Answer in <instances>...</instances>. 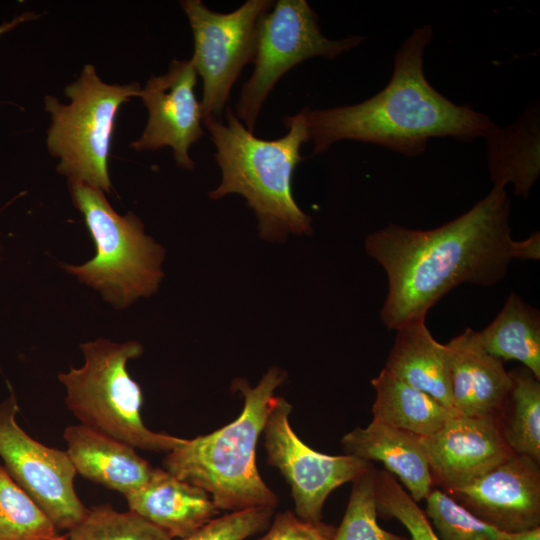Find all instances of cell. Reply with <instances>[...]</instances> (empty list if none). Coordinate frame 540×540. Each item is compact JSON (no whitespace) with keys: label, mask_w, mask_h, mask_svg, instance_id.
<instances>
[{"label":"cell","mask_w":540,"mask_h":540,"mask_svg":"<svg viewBox=\"0 0 540 540\" xmlns=\"http://www.w3.org/2000/svg\"><path fill=\"white\" fill-rule=\"evenodd\" d=\"M510 210L505 188L493 186L468 211L437 228L390 223L369 234L366 251L388 280L380 310L384 326L396 331L425 320L453 288L463 283L493 286L505 278L513 260H539V232L513 239Z\"/></svg>","instance_id":"1"},{"label":"cell","mask_w":540,"mask_h":540,"mask_svg":"<svg viewBox=\"0 0 540 540\" xmlns=\"http://www.w3.org/2000/svg\"><path fill=\"white\" fill-rule=\"evenodd\" d=\"M432 35L429 24L413 30L396 52L390 81L371 98L352 105L309 108L307 126L314 155L339 141L352 140L415 157L426 150L431 138L469 142L498 128L488 115L455 104L428 82L424 51Z\"/></svg>","instance_id":"2"},{"label":"cell","mask_w":540,"mask_h":540,"mask_svg":"<svg viewBox=\"0 0 540 540\" xmlns=\"http://www.w3.org/2000/svg\"><path fill=\"white\" fill-rule=\"evenodd\" d=\"M304 107L283 120L288 128L277 139H262L248 131L230 107L225 122L217 118L203 121L215 146L214 158L221 171L212 199L239 194L253 210L260 235L277 240L289 233L311 232V218L296 203L292 178L303 160L301 146L309 142L307 114Z\"/></svg>","instance_id":"3"},{"label":"cell","mask_w":540,"mask_h":540,"mask_svg":"<svg viewBox=\"0 0 540 540\" xmlns=\"http://www.w3.org/2000/svg\"><path fill=\"white\" fill-rule=\"evenodd\" d=\"M285 373L273 367L253 388L243 380L241 414L226 426L186 441L167 452L163 469L207 492L219 510L237 512L257 507L276 508L277 495L267 486L256 464V447Z\"/></svg>","instance_id":"4"},{"label":"cell","mask_w":540,"mask_h":540,"mask_svg":"<svg viewBox=\"0 0 540 540\" xmlns=\"http://www.w3.org/2000/svg\"><path fill=\"white\" fill-rule=\"evenodd\" d=\"M80 348L84 364L58 379L66 389L67 408L81 425L144 450L169 452L186 441L154 432L142 420V390L127 370V362L143 352L139 342L99 338Z\"/></svg>","instance_id":"5"},{"label":"cell","mask_w":540,"mask_h":540,"mask_svg":"<svg viewBox=\"0 0 540 540\" xmlns=\"http://www.w3.org/2000/svg\"><path fill=\"white\" fill-rule=\"evenodd\" d=\"M68 186L96 254L82 265H66L65 269L119 309L154 293L163 276L162 247L144 234L133 213L121 216L114 211L102 190L75 180H68Z\"/></svg>","instance_id":"6"},{"label":"cell","mask_w":540,"mask_h":540,"mask_svg":"<svg viewBox=\"0 0 540 540\" xmlns=\"http://www.w3.org/2000/svg\"><path fill=\"white\" fill-rule=\"evenodd\" d=\"M138 83L107 84L87 64L76 81L65 88L69 104L46 96L45 110L51 124L47 146L59 158L57 171L103 192H110L108 159L120 106L139 97Z\"/></svg>","instance_id":"7"},{"label":"cell","mask_w":540,"mask_h":540,"mask_svg":"<svg viewBox=\"0 0 540 540\" xmlns=\"http://www.w3.org/2000/svg\"><path fill=\"white\" fill-rule=\"evenodd\" d=\"M364 36L329 39L305 0H279L258 26L254 68L241 87L235 114L252 133L262 107L276 83L292 68L314 57L335 59L355 48Z\"/></svg>","instance_id":"8"},{"label":"cell","mask_w":540,"mask_h":540,"mask_svg":"<svg viewBox=\"0 0 540 540\" xmlns=\"http://www.w3.org/2000/svg\"><path fill=\"white\" fill-rule=\"evenodd\" d=\"M194 39L191 62L202 79L203 121L220 119L231 90L254 58L258 26L272 0H248L228 13L209 9L201 0L180 1Z\"/></svg>","instance_id":"9"},{"label":"cell","mask_w":540,"mask_h":540,"mask_svg":"<svg viewBox=\"0 0 540 540\" xmlns=\"http://www.w3.org/2000/svg\"><path fill=\"white\" fill-rule=\"evenodd\" d=\"M18 411L13 393L0 403V457L4 467L57 530H70L88 511L75 491L77 472L66 451L41 444L18 425Z\"/></svg>","instance_id":"10"},{"label":"cell","mask_w":540,"mask_h":540,"mask_svg":"<svg viewBox=\"0 0 540 540\" xmlns=\"http://www.w3.org/2000/svg\"><path fill=\"white\" fill-rule=\"evenodd\" d=\"M292 406L274 397L264 428L267 462L277 468L291 488L295 514L302 520L322 521L323 505L332 491L352 482L370 462L351 455H327L307 446L292 430Z\"/></svg>","instance_id":"11"},{"label":"cell","mask_w":540,"mask_h":540,"mask_svg":"<svg viewBox=\"0 0 540 540\" xmlns=\"http://www.w3.org/2000/svg\"><path fill=\"white\" fill-rule=\"evenodd\" d=\"M197 76L190 59H174L165 74L149 78L139 95L148 120L141 136L130 144L133 149L170 147L179 167L193 169L189 149L204 135L201 102L194 91Z\"/></svg>","instance_id":"12"},{"label":"cell","mask_w":540,"mask_h":540,"mask_svg":"<svg viewBox=\"0 0 540 540\" xmlns=\"http://www.w3.org/2000/svg\"><path fill=\"white\" fill-rule=\"evenodd\" d=\"M433 486L448 493L483 476L513 452L497 418L452 415L433 434L419 437Z\"/></svg>","instance_id":"13"},{"label":"cell","mask_w":540,"mask_h":540,"mask_svg":"<svg viewBox=\"0 0 540 540\" xmlns=\"http://www.w3.org/2000/svg\"><path fill=\"white\" fill-rule=\"evenodd\" d=\"M447 494L501 531L540 527V463L528 456L513 453L474 482Z\"/></svg>","instance_id":"14"},{"label":"cell","mask_w":540,"mask_h":540,"mask_svg":"<svg viewBox=\"0 0 540 540\" xmlns=\"http://www.w3.org/2000/svg\"><path fill=\"white\" fill-rule=\"evenodd\" d=\"M445 348L455 412L498 419L512 387L503 361L484 350L471 328L452 338Z\"/></svg>","instance_id":"15"},{"label":"cell","mask_w":540,"mask_h":540,"mask_svg":"<svg viewBox=\"0 0 540 540\" xmlns=\"http://www.w3.org/2000/svg\"><path fill=\"white\" fill-rule=\"evenodd\" d=\"M125 498L129 510L171 538L192 535L219 513L207 492L160 468H154L148 481Z\"/></svg>","instance_id":"16"},{"label":"cell","mask_w":540,"mask_h":540,"mask_svg":"<svg viewBox=\"0 0 540 540\" xmlns=\"http://www.w3.org/2000/svg\"><path fill=\"white\" fill-rule=\"evenodd\" d=\"M343 451L367 462H381L411 498L425 500L434 488L419 437L376 419L356 427L341 439Z\"/></svg>","instance_id":"17"},{"label":"cell","mask_w":540,"mask_h":540,"mask_svg":"<svg viewBox=\"0 0 540 540\" xmlns=\"http://www.w3.org/2000/svg\"><path fill=\"white\" fill-rule=\"evenodd\" d=\"M63 437L78 474L124 496L144 485L154 470L134 448L84 425L66 427Z\"/></svg>","instance_id":"18"},{"label":"cell","mask_w":540,"mask_h":540,"mask_svg":"<svg viewBox=\"0 0 540 540\" xmlns=\"http://www.w3.org/2000/svg\"><path fill=\"white\" fill-rule=\"evenodd\" d=\"M396 332L382 370L453 409L445 344L432 336L425 320L406 324Z\"/></svg>","instance_id":"19"},{"label":"cell","mask_w":540,"mask_h":540,"mask_svg":"<svg viewBox=\"0 0 540 540\" xmlns=\"http://www.w3.org/2000/svg\"><path fill=\"white\" fill-rule=\"evenodd\" d=\"M485 139L493 186L513 184L515 195L527 198L540 173L536 108L527 110L513 125L498 127Z\"/></svg>","instance_id":"20"},{"label":"cell","mask_w":540,"mask_h":540,"mask_svg":"<svg viewBox=\"0 0 540 540\" xmlns=\"http://www.w3.org/2000/svg\"><path fill=\"white\" fill-rule=\"evenodd\" d=\"M476 336L486 352L516 360L540 380V313L511 292L495 319Z\"/></svg>","instance_id":"21"},{"label":"cell","mask_w":540,"mask_h":540,"mask_svg":"<svg viewBox=\"0 0 540 540\" xmlns=\"http://www.w3.org/2000/svg\"><path fill=\"white\" fill-rule=\"evenodd\" d=\"M371 384L376 393L373 418L418 437L433 434L457 414L429 394L383 370Z\"/></svg>","instance_id":"22"},{"label":"cell","mask_w":540,"mask_h":540,"mask_svg":"<svg viewBox=\"0 0 540 540\" xmlns=\"http://www.w3.org/2000/svg\"><path fill=\"white\" fill-rule=\"evenodd\" d=\"M512 387L498 417L509 449L540 463V380L524 366L509 372Z\"/></svg>","instance_id":"23"},{"label":"cell","mask_w":540,"mask_h":540,"mask_svg":"<svg viewBox=\"0 0 540 540\" xmlns=\"http://www.w3.org/2000/svg\"><path fill=\"white\" fill-rule=\"evenodd\" d=\"M57 528L0 465V540H53Z\"/></svg>","instance_id":"24"},{"label":"cell","mask_w":540,"mask_h":540,"mask_svg":"<svg viewBox=\"0 0 540 540\" xmlns=\"http://www.w3.org/2000/svg\"><path fill=\"white\" fill-rule=\"evenodd\" d=\"M63 540H172L161 528L129 510L120 512L109 504L88 508L82 520Z\"/></svg>","instance_id":"25"},{"label":"cell","mask_w":540,"mask_h":540,"mask_svg":"<svg viewBox=\"0 0 540 540\" xmlns=\"http://www.w3.org/2000/svg\"><path fill=\"white\" fill-rule=\"evenodd\" d=\"M377 470L370 466L352 481L349 501L332 540H407L378 524L375 498Z\"/></svg>","instance_id":"26"},{"label":"cell","mask_w":540,"mask_h":540,"mask_svg":"<svg viewBox=\"0 0 540 540\" xmlns=\"http://www.w3.org/2000/svg\"><path fill=\"white\" fill-rule=\"evenodd\" d=\"M425 514L440 540H506V532L474 516L446 492L433 488Z\"/></svg>","instance_id":"27"},{"label":"cell","mask_w":540,"mask_h":540,"mask_svg":"<svg viewBox=\"0 0 540 540\" xmlns=\"http://www.w3.org/2000/svg\"><path fill=\"white\" fill-rule=\"evenodd\" d=\"M375 498L377 514L398 520L408 531L410 540H440L418 502L386 470H377Z\"/></svg>","instance_id":"28"},{"label":"cell","mask_w":540,"mask_h":540,"mask_svg":"<svg viewBox=\"0 0 540 540\" xmlns=\"http://www.w3.org/2000/svg\"><path fill=\"white\" fill-rule=\"evenodd\" d=\"M274 508L257 507L214 518L181 540H245L269 527Z\"/></svg>","instance_id":"29"},{"label":"cell","mask_w":540,"mask_h":540,"mask_svg":"<svg viewBox=\"0 0 540 540\" xmlns=\"http://www.w3.org/2000/svg\"><path fill=\"white\" fill-rule=\"evenodd\" d=\"M335 529L322 521L302 520L288 510L278 513L258 540H332Z\"/></svg>","instance_id":"30"},{"label":"cell","mask_w":540,"mask_h":540,"mask_svg":"<svg viewBox=\"0 0 540 540\" xmlns=\"http://www.w3.org/2000/svg\"><path fill=\"white\" fill-rule=\"evenodd\" d=\"M506 540H540V527L518 532H506Z\"/></svg>","instance_id":"31"},{"label":"cell","mask_w":540,"mask_h":540,"mask_svg":"<svg viewBox=\"0 0 540 540\" xmlns=\"http://www.w3.org/2000/svg\"><path fill=\"white\" fill-rule=\"evenodd\" d=\"M37 17H38V15H36L34 13H31V12L22 13L21 15H19V16L15 17L14 19H12L11 21H6L2 25H0V35L2 33H5L7 31L13 29L14 27H16L17 25H19L22 22L32 20V19H35Z\"/></svg>","instance_id":"32"},{"label":"cell","mask_w":540,"mask_h":540,"mask_svg":"<svg viewBox=\"0 0 540 540\" xmlns=\"http://www.w3.org/2000/svg\"><path fill=\"white\" fill-rule=\"evenodd\" d=\"M63 538H64V535H62V536H61V535H58V536H57L55 539H53V540H63Z\"/></svg>","instance_id":"33"}]
</instances>
